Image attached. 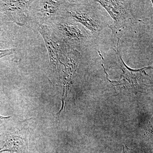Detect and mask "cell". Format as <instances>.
Returning <instances> with one entry per match:
<instances>
[{
	"label": "cell",
	"mask_w": 153,
	"mask_h": 153,
	"mask_svg": "<svg viewBox=\"0 0 153 153\" xmlns=\"http://www.w3.org/2000/svg\"><path fill=\"white\" fill-rule=\"evenodd\" d=\"M68 6L67 11L73 21L79 23L89 31L94 38L108 25L104 11L95 1H79Z\"/></svg>",
	"instance_id": "cell-1"
},
{
	"label": "cell",
	"mask_w": 153,
	"mask_h": 153,
	"mask_svg": "<svg viewBox=\"0 0 153 153\" xmlns=\"http://www.w3.org/2000/svg\"><path fill=\"white\" fill-rule=\"evenodd\" d=\"M105 9L114 20L110 26L113 33H117L121 28L127 27L134 21L130 1H95Z\"/></svg>",
	"instance_id": "cell-2"
},
{
	"label": "cell",
	"mask_w": 153,
	"mask_h": 153,
	"mask_svg": "<svg viewBox=\"0 0 153 153\" xmlns=\"http://www.w3.org/2000/svg\"><path fill=\"white\" fill-rule=\"evenodd\" d=\"M75 22L61 21L57 24L58 32L63 39L75 47H84L93 42V36L80 24Z\"/></svg>",
	"instance_id": "cell-3"
},
{
	"label": "cell",
	"mask_w": 153,
	"mask_h": 153,
	"mask_svg": "<svg viewBox=\"0 0 153 153\" xmlns=\"http://www.w3.org/2000/svg\"><path fill=\"white\" fill-rule=\"evenodd\" d=\"M28 132L25 127L15 128L0 136V153H27L28 149Z\"/></svg>",
	"instance_id": "cell-4"
},
{
	"label": "cell",
	"mask_w": 153,
	"mask_h": 153,
	"mask_svg": "<svg viewBox=\"0 0 153 153\" xmlns=\"http://www.w3.org/2000/svg\"><path fill=\"white\" fill-rule=\"evenodd\" d=\"M30 1H4L3 5L7 13L10 14L13 19L14 21L19 24V18L25 19L26 17L23 15L28 4Z\"/></svg>",
	"instance_id": "cell-5"
},
{
	"label": "cell",
	"mask_w": 153,
	"mask_h": 153,
	"mask_svg": "<svg viewBox=\"0 0 153 153\" xmlns=\"http://www.w3.org/2000/svg\"><path fill=\"white\" fill-rule=\"evenodd\" d=\"M39 30L45 40L46 46L49 51L50 62L52 66L55 68H59V67H60L61 62L58 57V49L57 44L51 39L49 34L47 33V30H45V27H40Z\"/></svg>",
	"instance_id": "cell-6"
},
{
	"label": "cell",
	"mask_w": 153,
	"mask_h": 153,
	"mask_svg": "<svg viewBox=\"0 0 153 153\" xmlns=\"http://www.w3.org/2000/svg\"><path fill=\"white\" fill-rule=\"evenodd\" d=\"M41 12L45 17L52 16L58 10L60 6L63 3V1H42Z\"/></svg>",
	"instance_id": "cell-7"
},
{
	"label": "cell",
	"mask_w": 153,
	"mask_h": 153,
	"mask_svg": "<svg viewBox=\"0 0 153 153\" xmlns=\"http://www.w3.org/2000/svg\"><path fill=\"white\" fill-rule=\"evenodd\" d=\"M14 51L13 49H6V50H1L0 49V59L6 55L12 54Z\"/></svg>",
	"instance_id": "cell-8"
},
{
	"label": "cell",
	"mask_w": 153,
	"mask_h": 153,
	"mask_svg": "<svg viewBox=\"0 0 153 153\" xmlns=\"http://www.w3.org/2000/svg\"><path fill=\"white\" fill-rule=\"evenodd\" d=\"M10 117H2L0 116V125L4 123L5 121L7 120Z\"/></svg>",
	"instance_id": "cell-9"
}]
</instances>
